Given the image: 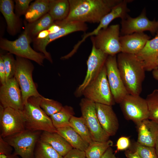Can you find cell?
Segmentation results:
<instances>
[{
  "mask_svg": "<svg viewBox=\"0 0 158 158\" xmlns=\"http://www.w3.org/2000/svg\"><path fill=\"white\" fill-rule=\"evenodd\" d=\"M122 0H68L70 11L68 16L61 20L99 23Z\"/></svg>",
  "mask_w": 158,
  "mask_h": 158,
  "instance_id": "obj_1",
  "label": "cell"
},
{
  "mask_svg": "<svg viewBox=\"0 0 158 158\" xmlns=\"http://www.w3.org/2000/svg\"><path fill=\"white\" fill-rule=\"evenodd\" d=\"M117 61L120 74L128 93L140 95L146 71L142 62L136 55L121 52L118 54Z\"/></svg>",
  "mask_w": 158,
  "mask_h": 158,
  "instance_id": "obj_2",
  "label": "cell"
},
{
  "mask_svg": "<svg viewBox=\"0 0 158 158\" xmlns=\"http://www.w3.org/2000/svg\"><path fill=\"white\" fill-rule=\"evenodd\" d=\"M41 97L29 98L22 110L25 120L26 129L33 131L56 132L51 119L40 107Z\"/></svg>",
  "mask_w": 158,
  "mask_h": 158,
  "instance_id": "obj_3",
  "label": "cell"
},
{
  "mask_svg": "<svg viewBox=\"0 0 158 158\" xmlns=\"http://www.w3.org/2000/svg\"><path fill=\"white\" fill-rule=\"evenodd\" d=\"M16 68L14 77L21 92L24 105L31 97H42L38 92L33 79L34 66L28 59L16 56Z\"/></svg>",
  "mask_w": 158,
  "mask_h": 158,
  "instance_id": "obj_4",
  "label": "cell"
},
{
  "mask_svg": "<svg viewBox=\"0 0 158 158\" xmlns=\"http://www.w3.org/2000/svg\"><path fill=\"white\" fill-rule=\"evenodd\" d=\"M32 40L24 30L18 38L14 41L1 38L0 47L4 50L16 56L23 57L34 61L38 65L43 66L46 59L44 55L32 49L30 44Z\"/></svg>",
  "mask_w": 158,
  "mask_h": 158,
  "instance_id": "obj_5",
  "label": "cell"
},
{
  "mask_svg": "<svg viewBox=\"0 0 158 158\" xmlns=\"http://www.w3.org/2000/svg\"><path fill=\"white\" fill-rule=\"evenodd\" d=\"M83 95L95 103L111 106L115 104L107 78L105 65L96 78L85 89Z\"/></svg>",
  "mask_w": 158,
  "mask_h": 158,
  "instance_id": "obj_6",
  "label": "cell"
},
{
  "mask_svg": "<svg viewBox=\"0 0 158 158\" xmlns=\"http://www.w3.org/2000/svg\"><path fill=\"white\" fill-rule=\"evenodd\" d=\"M41 134L40 131L26 129L3 138L13 147L15 154L21 158H34L35 147Z\"/></svg>",
  "mask_w": 158,
  "mask_h": 158,
  "instance_id": "obj_7",
  "label": "cell"
},
{
  "mask_svg": "<svg viewBox=\"0 0 158 158\" xmlns=\"http://www.w3.org/2000/svg\"><path fill=\"white\" fill-rule=\"evenodd\" d=\"M120 26L113 24L100 30L90 37L92 45L109 55H116L121 52L119 38Z\"/></svg>",
  "mask_w": 158,
  "mask_h": 158,
  "instance_id": "obj_8",
  "label": "cell"
},
{
  "mask_svg": "<svg viewBox=\"0 0 158 158\" xmlns=\"http://www.w3.org/2000/svg\"><path fill=\"white\" fill-rule=\"evenodd\" d=\"M54 23L61 26L59 31L54 34H49L43 39H35L32 41L35 49L43 53L46 59L51 63H53V60L51 54L46 50V47L48 44L54 40L71 33L79 31L85 32L88 29L85 23L80 22H64L60 20L55 21Z\"/></svg>",
  "mask_w": 158,
  "mask_h": 158,
  "instance_id": "obj_9",
  "label": "cell"
},
{
  "mask_svg": "<svg viewBox=\"0 0 158 158\" xmlns=\"http://www.w3.org/2000/svg\"><path fill=\"white\" fill-rule=\"evenodd\" d=\"M0 135L3 138L26 129L25 120L22 110L0 105Z\"/></svg>",
  "mask_w": 158,
  "mask_h": 158,
  "instance_id": "obj_10",
  "label": "cell"
},
{
  "mask_svg": "<svg viewBox=\"0 0 158 158\" xmlns=\"http://www.w3.org/2000/svg\"><path fill=\"white\" fill-rule=\"evenodd\" d=\"M80 106L81 116L88 128L94 141L105 142L110 136L102 127L98 120L96 103L85 97L81 100Z\"/></svg>",
  "mask_w": 158,
  "mask_h": 158,
  "instance_id": "obj_11",
  "label": "cell"
},
{
  "mask_svg": "<svg viewBox=\"0 0 158 158\" xmlns=\"http://www.w3.org/2000/svg\"><path fill=\"white\" fill-rule=\"evenodd\" d=\"M122 112L125 118L136 124L148 119L149 112L146 99L140 95L128 94L120 103Z\"/></svg>",
  "mask_w": 158,
  "mask_h": 158,
  "instance_id": "obj_12",
  "label": "cell"
},
{
  "mask_svg": "<svg viewBox=\"0 0 158 158\" xmlns=\"http://www.w3.org/2000/svg\"><path fill=\"white\" fill-rule=\"evenodd\" d=\"M108 55L92 45L91 53L87 61V66L86 76L83 82L77 88L74 92L76 97L83 95L86 87L94 80L105 65Z\"/></svg>",
  "mask_w": 158,
  "mask_h": 158,
  "instance_id": "obj_13",
  "label": "cell"
},
{
  "mask_svg": "<svg viewBox=\"0 0 158 158\" xmlns=\"http://www.w3.org/2000/svg\"><path fill=\"white\" fill-rule=\"evenodd\" d=\"M120 35H128L135 32L150 31L152 35L158 31V20H150L147 17L144 8L137 17L132 18L128 15L121 21Z\"/></svg>",
  "mask_w": 158,
  "mask_h": 158,
  "instance_id": "obj_14",
  "label": "cell"
},
{
  "mask_svg": "<svg viewBox=\"0 0 158 158\" xmlns=\"http://www.w3.org/2000/svg\"><path fill=\"white\" fill-rule=\"evenodd\" d=\"M105 65L108 83L114 101L120 104L129 93L120 74L116 55H109Z\"/></svg>",
  "mask_w": 158,
  "mask_h": 158,
  "instance_id": "obj_15",
  "label": "cell"
},
{
  "mask_svg": "<svg viewBox=\"0 0 158 158\" xmlns=\"http://www.w3.org/2000/svg\"><path fill=\"white\" fill-rule=\"evenodd\" d=\"M0 101L4 108L22 110L23 103L20 89L14 77L6 81L0 87Z\"/></svg>",
  "mask_w": 158,
  "mask_h": 158,
  "instance_id": "obj_16",
  "label": "cell"
},
{
  "mask_svg": "<svg viewBox=\"0 0 158 158\" xmlns=\"http://www.w3.org/2000/svg\"><path fill=\"white\" fill-rule=\"evenodd\" d=\"M112 106L96 103L97 116L102 127L109 136L114 135L117 131L119 123Z\"/></svg>",
  "mask_w": 158,
  "mask_h": 158,
  "instance_id": "obj_17",
  "label": "cell"
},
{
  "mask_svg": "<svg viewBox=\"0 0 158 158\" xmlns=\"http://www.w3.org/2000/svg\"><path fill=\"white\" fill-rule=\"evenodd\" d=\"M136 124L138 131L137 142L143 145L154 147L158 134V123L147 119Z\"/></svg>",
  "mask_w": 158,
  "mask_h": 158,
  "instance_id": "obj_18",
  "label": "cell"
},
{
  "mask_svg": "<svg viewBox=\"0 0 158 158\" xmlns=\"http://www.w3.org/2000/svg\"><path fill=\"white\" fill-rule=\"evenodd\" d=\"M150 37L144 32L120 36L121 52L137 54L144 47Z\"/></svg>",
  "mask_w": 158,
  "mask_h": 158,
  "instance_id": "obj_19",
  "label": "cell"
},
{
  "mask_svg": "<svg viewBox=\"0 0 158 158\" xmlns=\"http://www.w3.org/2000/svg\"><path fill=\"white\" fill-rule=\"evenodd\" d=\"M155 37L148 40L143 49L136 54L142 62L145 71L158 68L156 61L158 58V31Z\"/></svg>",
  "mask_w": 158,
  "mask_h": 158,
  "instance_id": "obj_20",
  "label": "cell"
},
{
  "mask_svg": "<svg viewBox=\"0 0 158 158\" xmlns=\"http://www.w3.org/2000/svg\"><path fill=\"white\" fill-rule=\"evenodd\" d=\"M14 5L12 0H0V11L6 21L8 32L12 35H16L20 27L19 17L14 12Z\"/></svg>",
  "mask_w": 158,
  "mask_h": 158,
  "instance_id": "obj_21",
  "label": "cell"
},
{
  "mask_svg": "<svg viewBox=\"0 0 158 158\" xmlns=\"http://www.w3.org/2000/svg\"><path fill=\"white\" fill-rule=\"evenodd\" d=\"M39 140L49 144L63 157L73 148L63 137L56 132L43 131L41 134Z\"/></svg>",
  "mask_w": 158,
  "mask_h": 158,
  "instance_id": "obj_22",
  "label": "cell"
},
{
  "mask_svg": "<svg viewBox=\"0 0 158 158\" xmlns=\"http://www.w3.org/2000/svg\"><path fill=\"white\" fill-rule=\"evenodd\" d=\"M55 21L48 13L34 22L25 23V30L32 41L41 32L47 30Z\"/></svg>",
  "mask_w": 158,
  "mask_h": 158,
  "instance_id": "obj_23",
  "label": "cell"
},
{
  "mask_svg": "<svg viewBox=\"0 0 158 158\" xmlns=\"http://www.w3.org/2000/svg\"><path fill=\"white\" fill-rule=\"evenodd\" d=\"M57 133L63 137L73 148L85 151L89 144L71 127L56 129Z\"/></svg>",
  "mask_w": 158,
  "mask_h": 158,
  "instance_id": "obj_24",
  "label": "cell"
},
{
  "mask_svg": "<svg viewBox=\"0 0 158 158\" xmlns=\"http://www.w3.org/2000/svg\"><path fill=\"white\" fill-rule=\"evenodd\" d=\"M50 0H36L32 3L25 15V20L31 23L49 12Z\"/></svg>",
  "mask_w": 158,
  "mask_h": 158,
  "instance_id": "obj_25",
  "label": "cell"
},
{
  "mask_svg": "<svg viewBox=\"0 0 158 158\" xmlns=\"http://www.w3.org/2000/svg\"><path fill=\"white\" fill-rule=\"evenodd\" d=\"M70 4L68 0H50L48 13L55 21L63 20L68 16Z\"/></svg>",
  "mask_w": 158,
  "mask_h": 158,
  "instance_id": "obj_26",
  "label": "cell"
},
{
  "mask_svg": "<svg viewBox=\"0 0 158 158\" xmlns=\"http://www.w3.org/2000/svg\"><path fill=\"white\" fill-rule=\"evenodd\" d=\"M75 114L73 107L65 105L60 111L50 117L54 126L57 129L70 126V119Z\"/></svg>",
  "mask_w": 158,
  "mask_h": 158,
  "instance_id": "obj_27",
  "label": "cell"
},
{
  "mask_svg": "<svg viewBox=\"0 0 158 158\" xmlns=\"http://www.w3.org/2000/svg\"><path fill=\"white\" fill-rule=\"evenodd\" d=\"M113 145V141L110 140L103 142L93 141L89 144L85 151L86 157L101 158L108 148Z\"/></svg>",
  "mask_w": 158,
  "mask_h": 158,
  "instance_id": "obj_28",
  "label": "cell"
},
{
  "mask_svg": "<svg viewBox=\"0 0 158 158\" xmlns=\"http://www.w3.org/2000/svg\"><path fill=\"white\" fill-rule=\"evenodd\" d=\"M72 127L85 141L89 144L93 141L90 132L82 116H73L70 120Z\"/></svg>",
  "mask_w": 158,
  "mask_h": 158,
  "instance_id": "obj_29",
  "label": "cell"
},
{
  "mask_svg": "<svg viewBox=\"0 0 158 158\" xmlns=\"http://www.w3.org/2000/svg\"><path fill=\"white\" fill-rule=\"evenodd\" d=\"M50 145L40 140L36 145L35 158H63Z\"/></svg>",
  "mask_w": 158,
  "mask_h": 158,
  "instance_id": "obj_30",
  "label": "cell"
},
{
  "mask_svg": "<svg viewBox=\"0 0 158 158\" xmlns=\"http://www.w3.org/2000/svg\"><path fill=\"white\" fill-rule=\"evenodd\" d=\"M145 99L149 110L148 119L158 123V89L154 90Z\"/></svg>",
  "mask_w": 158,
  "mask_h": 158,
  "instance_id": "obj_31",
  "label": "cell"
},
{
  "mask_svg": "<svg viewBox=\"0 0 158 158\" xmlns=\"http://www.w3.org/2000/svg\"><path fill=\"white\" fill-rule=\"evenodd\" d=\"M40 105L46 114L50 116L59 111L63 107L58 101L44 97L41 99Z\"/></svg>",
  "mask_w": 158,
  "mask_h": 158,
  "instance_id": "obj_32",
  "label": "cell"
},
{
  "mask_svg": "<svg viewBox=\"0 0 158 158\" xmlns=\"http://www.w3.org/2000/svg\"><path fill=\"white\" fill-rule=\"evenodd\" d=\"M8 53L5 54H0L2 59L6 72V81L14 77L16 68V60L12 55Z\"/></svg>",
  "mask_w": 158,
  "mask_h": 158,
  "instance_id": "obj_33",
  "label": "cell"
},
{
  "mask_svg": "<svg viewBox=\"0 0 158 158\" xmlns=\"http://www.w3.org/2000/svg\"><path fill=\"white\" fill-rule=\"evenodd\" d=\"M134 147V151H136L141 158H158L154 147L143 145L137 142Z\"/></svg>",
  "mask_w": 158,
  "mask_h": 158,
  "instance_id": "obj_34",
  "label": "cell"
},
{
  "mask_svg": "<svg viewBox=\"0 0 158 158\" xmlns=\"http://www.w3.org/2000/svg\"><path fill=\"white\" fill-rule=\"evenodd\" d=\"M31 0H16V14L18 17L25 15L28 10Z\"/></svg>",
  "mask_w": 158,
  "mask_h": 158,
  "instance_id": "obj_35",
  "label": "cell"
},
{
  "mask_svg": "<svg viewBox=\"0 0 158 158\" xmlns=\"http://www.w3.org/2000/svg\"><path fill=\"white\" fill-rule=\"evenodd\" d=\"M130 145V141L129 138L125 136L121 137L118 139L116 142V149L115 153L126 150L129 147Z\"/></svg>",
  "mask_w": 158,
  "mask_h": 158,
  "instance_id": "obj_36",
  "label": "cell"
},
{
  "mask_svg": "<svg viewBox=\"0 0 158 158\" xmlns=\"http://www.w3.org/2000/svg\"><path fill=\"white\" fill-rule=\"evenodd\" d=\"M12 147L0 135V154H4L8 156L11 155Z\"/></svg>",
  "mask_w": 158,
  "mask_h": 158,
  "instance_id": "obj_37",
  "label": "cell"
},
{
  "mask_svg": "<svg viewBox=\"0 0 158 158\" xmlns=\"http://www.w3.org/2000/svg\"><path fill=\"white\" fill-rule=\"evenodd\" d=\"M85 151L73 148L68 152L63 158H85Z\"/></svg>",
  "mask_w": 158,
  "mask_h": 158,
  "instance_id": "obj_38",
  "label": "cell"
},
{
  "mask_svg": "<svg viewBox=\"0 0 158 158\" xmlns=\"http://www.w3.org/2000/svg\"><path fill=\"white\" fill-rule=\"evenodd\" d=\"M0 82L1 85L6 82V72L3 60L0 56Z\"/></svg>",
  "mask_w": 158,
  "mask_h": 158,
  "instance_id": "obj_39",
  "label": "cell"
},
{
  "mask_svg": "<svg viewBox=\"0 0 158 158\" xmlns=\"http://www.w3.org/2000/svg\"><path fill=\"white\" fill-rule=\"evenodd\" d=\"M101 158H120L117 157L114 153L113 150L111 147L108 148L104 153Z\"/></svg>",
  "mask_w": 158,
  "mask_h": 158,
  "instance_id": "obj_40",
  "label": "cell"
},
{
  "mask_svg": "<svg viewBox=\"0 0 158 158\" xmlns=\"http://www.w3.org/2000/svg\"><path fill=\"white\" fill-rule=\"evenodd\" d=\"M125 154L127 158H141L136 151L127 150L125 151Z\"/></svg>",
  "mask_w": 158,
  "mask_h": 158,
  "instance_id": "obj_41",
  "label": "cell"
},
{
  "mask_svg": "<svg viewBox=\"0 0 158 158\" xmlns=\"http://www.w3.org/2000/svg\"><path fill=\"white\" fill-rule=\"evenodd\" d=\"M61 26L54 23L47 29L49 34H54L58 32L60 29Z\"/></svg>",
  "mask_w": 158,
  "mask_h": 158,
  "instance_id": "obj_42",
  "label": "cell"
},
{
  "mask_svg": "<svg viewBox=\"0 0 158 158\" xmlns=\"http://www.w3.org/2000/svg\"><path fill=\"white\" fill-rule=\"evenodd\" d=\"M49 34V33L48 30H44L40 32L35 39H43L46 37Z\"/></svg>",
  "mask_w": 158,
  "mask_h": 158,
  "instance_id": "obj_43",
  "label": "cell"
},
{
  "mask_svg": "<svg viewBox=\"0 0 158 158\" xmlns=\"http://www.w3.org/2000/svg\"><path fill=\"white\" fill-rule=\"evenodd\" d=\"M152 75L153 78L158 81V68L155 69L152 71Z\"/></svg>",
  "mask_w": 158,
  "mask_h": 158,
  "instance_id": "obj_44",
  "label": "cell"
},
{
  "mask_svg": "<svg viewBox=\"0 0 158 158\" xmlns=\"http://www.w3.org/2000/svg\"><path fill=\"white\" fill-rule=\"evenodd\" d=\"M154 147L156 151V153L158 156V134L157 137Z\"/></svg>",
  "mask_w": 158,
  "mask_h": 158,
  "instance_id": "obj_45",
  "label": "cell"
},
{
  "mask_svg": "<svg viewBox=\"0 0 158 158\" xmlns=\"http://www.w3.org/2000/svg\"><path fill=\"white\" fill-rule=\"evenodd\" d=\"M7 158H19V157L17 155L13 153L8 156Z\"/></svg>",
  "mask_w": 158,
  "mask_h": 158,
  "instance_id": "obj_46",
  "label": "cell"
},
{
  "mask_svg": "<svg viewBox=\"0 0 158 158\" xmlns=\"http://www.w3.org/2000/svg\"><path fill=\"white\" fill-rule=\"evenodd\" d=\"M8 156L4 154H0V158H7Z\"/></svg>",
  "mask_w": 158,
  "mask_h": 158,
  "instance_id": "obj_47",
  "label": "cell"
},
{
  "mask_svg": "<svg viewBox=\"0 0 158 158\" xmlns=\"http://www.w3.org/2000/svg\"><path fill=\"white\" fill-rule=\"evenodd\" d=\"M156 65L157 67H158V58L156 61Z\"/></svg>",
  "mask_w": 158,
  "mask_h": 158,
  "instance_id": "obj_48",
  "label": "cell"
},
{
  "mask_svg": "<svg viewBox=\"0 0 158 158\" xmlns=\"http://www.w3.org/2000/svg\"><path fill=\"white\" fill-rule=\"evenodd\" d=\"M85 158H86V157Z\"/></svg>",
  "mask_w": 158,
  "mask_h": 158,
  "instance_id": "obj_49",
  "label": "cell"
}]
</instances>
